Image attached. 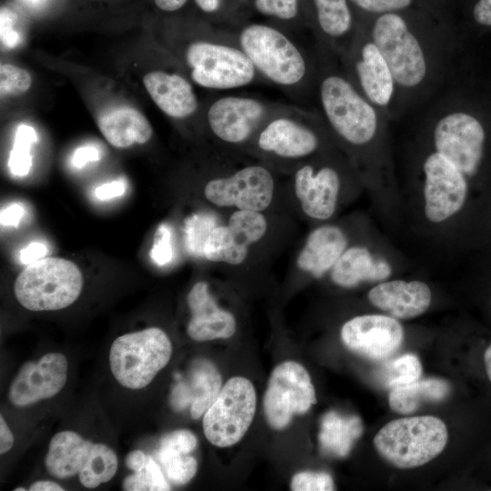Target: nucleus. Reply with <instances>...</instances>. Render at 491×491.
<instances>
[{
  "instance_id": "obj_5",
  "label": "nucleus",
  "mask_w": 491,
  "mask_h": 491,
  "mask_svg": "<svg viewBox=\"0 0 491 491\" xmlns=\"http://www.w3.org/2000/svg\"><path fill=\"white\" fill-rule=\"evenodd\" d=\"M83 276L78 266L61 257H44L17 276L14 292L31 311H54L72 305L80 296Z\"/></svg>"
},
{
  "instance_id": "obj_29",
  "label": "nucleus",
  "mask_w": 491,
  "mask_h": 491,
  "mask_svg": "<svg viewBox=\"0 0 491 491\" xmlns=\"http://www.w3.org/2000/svg\"><path fill=\"white\" fill-rule=\"evenodd\" d=\"M362 433L363 424L359 416L329 411L323 416L320 423V449L326 455L345 457Z\"/></svg>"
},
{
  "instance_id": "obj_14",
  "label": "nucleus",
  "mask_w": 491,
  "mask_h": 491,
  "mask_svg": "<svg viewBox=\"0 0 491 491\" xmlns=\"http://www.w3.org/2000/svg\"><path fill=\"white\" fill-rule=\"evenodd\" d=\"M433 141L436 152L467 177L477 172L484 155L486 131L475 115L464 111L443 115L435 125Z\"/></svg>"
},
{
  "instance_id": "obj_15",
  "label": "nucleus",
  "mask_w": 491,
  "mask_h": 491,
  "mask_svg": "<svg viewBox=\"0 0 491 491\" xmlns=\"http://www.w3.org/2000/svg\"><path fill=\"white\" fill-rule=\"evenodd\" d=\"M424 212L431 223H443L464 206L468 194L467 176L437 152L429 154L423 164Z\"/></svg>"
},
{
  "instance_id": "obj_27",
  "label": "nucleus",
  "mask_w": 491,
  "mask_h": 491,
  "mask_svg": "<svg viewBox=\"0 0 491 491\" xmlns=\"http://www.w3.org/2000/svg\"><path fill=\"white\" fill-rule=\"evenodd\" d=\"M261 240L259 236L232 219L216 225L209 234L203 249V257L214 263L239 266L249 254L250 247Z\"/></svg>"
},
{
  "instance_id": "obj_7",
  "label": "nucleus",
  "mask_w": 491,
  "mask_h": 491,
  "mask_svg": "<svg viewBox=\"0 0 491 491\" xmlns=\"http://www.w3.org/2000/svg\"><path fill=\"white\" fill-rule=\"evenodd\" d=\"M45 465L56 478L77 474L82 486L95 488L114 477L118 462L106 445L93 443L73 431H61L50 440Z\"/></svg>"
},
{
  "instance_id": "obj_48",
  "label": "nucleus",
  "mask_w": 491,
  "mask_h": 491,
  "mask_svg": "<svg viewBox=\"0 0 491 491\" xmlns=\"http://www.w3.org/2000/svg\"><path fill=\"white\" fill-rule=\"evenodd\" d=\"M30 491H63L64 488L55 482L43 480L36 481L30 486Z\"/></svg>"
},
{
  "instance_id": "obj_41",
  "label": "nucleus",
  "mask_w": 491,
  "mask_h": 491,
  "mask_svg": "<svg viewBox=\"0 0 491 491\" xmlns=\"http://www.w3.org/2000/svg\"><path fill=\"white\" fill-rule=\"evenodd\" d=\"M1 42L8 48H15L20 41V36L17 31L15 30V14L6 7L1 8Z\"/></svg>"
},
{
  "instance_id": "obj_36",
  "label": "nucleus",
  "mask_w": 491,
  "mask_h": 491,
  "mask_svg": "<svg viewBox=\"0 0 491 491\" xmlns=\"http://www.w3.org/2000/svg\"><path fill=\"white\" fill-rule=\"evenodd\" d=\"M32 85L30 74L15 65L2 64L0 66L1 95H20L25 94Z\"/></svg>"
},
{
  "instance_id": "obj_34",
  "label": "nucleus",
  "mask_w": 491,
  "mask_h": 491,
  "mask_svg": "<svg viewBox=\"0 0 491 491\" xmlns=\"http://www.w3.org/2000/svg\"><path fill=\"white\" fill-rule=\"evenodd\" d=\"M35 142V130L28 125L21 124L16 129L8 159V166L14 175L25 176L29 173L32 166L31 146Z\"/></svg>"
},
{
  "instance_id": "obj_8",
  "label": "nucleus",
  "mask_w": 491,
  "mask_h": 491,
  "mask_svg": "<svg viewBox=\"0 0 491 491\" xmlns=\"http://www.w3.org/2000/svg\"><path fill=\"white\" fill-rule=\"evenodd\" d=\"M172 351L169 337L158 327L125 334L111 345V372L123 386L141 389L167 365Z\"/></svg>"
},
{
  "instance_id": "obj_52",
  "label": "nucleus",
  "mask_w": 491,
  "mask_h": 491,
  "mask_svg": "<svg viewBox=\"0 0 491 491\" xmlns=\"http://www.w3.org/2000/svg\"><path fill=\"white\" fill-rule=\"evenodd\" d=\"M14 490H15V491H20V490L25 491V488L18 487V488H15V489H14Z\"/></svg>"
},
{
  "instance_id": "obj_49",
  "label": "nucleus",
  "mask_w": 491,
  "mask_h": 491,
  "mask_svg": "<svg viewBox=\"0 0 491 491\" xmlns=\"http://www.w3.org/2000/svg\"><path fill=\"white\" fill-rule=\"evenodd\" d=\"M161 10L173 12L184 6L187 0H154Z\"/></svg>"
},
{
  "instance_id": "obj_51",
  "label": "nucleus",
  "mask_w": 491,
  "mask_h": 491,
  "mask_svg": "<svg viewBox=\"0 0 491 491\" xmlns=\"http://www.w3.org/2000/svg\"><path fill=\"white\" fill-rule=\"evenodd\" d=\"M46 0H23V2L30 7H39L45 3Z\"/></svg>"
},
{
  "instance_id": "obj_9",
  "label": "nucleus",
  "mask_w": 491,
  "mask_h": 491,
  "mask_svg": "<svg viewBox=\"0 0 491 491\" xmlns=\"http://www.w3.org/2000/svg\"><path fill=\"white\" fill-rule=\"evenodd\" d=\"M256 409V393L250 380L230 378L204 414L203 429L207 440L219 447L239 442L252 424Z\"/></svg>"
},
{
  "instance_id": "obj_19",
  "label": "nucleus",
  "mask_w": 491,
  "mask_h": 491,
  "mask_svg": "<svg viewBox=\"0 0 491 491\" xmlns=\"http://www.w3.org/2000/svg\"><path fill=\"white\" fill-rule=\"evenodd\" d=\"M222 378L215 366L205 358H196L171 392L170 404L175 411L190 406L192 418L198 419L209 408L222 388Z\"/></svg>"
},
{
  "instance_id": "obj_23",
  "label": "nucleus",
  "mask_w": 491,
  "mask_h": 491,
  "mask_svg": "<svg viewBox=\"0 0 491 491\" xmlns=\"http://www.w3.org/2000/svg\"><path fill=\"white\" fill-rule=\"evenodd\" d=\"M348 247V238L338 225H322L312 230L296 256L297 268L320 278L330 272Z\"/></svg>"
},
{
  "instance_id": "obj_22",
  "label": "nucleus",
  "mask_w": 491,
  "mask_h": 491,
  "mask_svg": "<svg viewBox=\"0 0 491 491\" xmlns=\"http://www.w3.org/2000/svg\"><path fill=\"white\" fill-rule=\"evenodd\" d=\"M352 55L353 73L362 94L373 105L386 106L396 82L380 51L370 39L359 44Z\"/></svg>"
},
{
  "instance_id": "obj_16",
  "label": "nucleus",
  "mask_w": 491,
  "mask_h": 491,
  "mask_svg": "<svg viewBox=\"0 0 491 491\" xmlns=\"http://www.w3.org/2000/svg\"><path fill=\"white\" fill-rule=\"evenodd\" d=\"M344 345L352 352L373 361H383L401 346L404 329L388 315H362L346 321L340 332Z\"/></svg>"
},
{
  "instance_id": "obj_6",
  "label": "nucleus",
  "mask_w": 491,
  "mask_h": 491,
  "mask_svg": "<svg viewBox=\"0 0 491 491\" xmlns=\"http://www.w3.org/2000/svg\"><path fill=\"white\" fill-rule=\"evenodd\" d=\"M185 61L192 81L207 89H236L260 77L235 38L193 41L185 50Z\"/></svg>"
},
{
  "instance_id": "obj_37",
  "label": "nucleus",
  "mask_w": 491,
  "mask_h": 491,
  "mask_svg": "<svg viewBox=\"0 0 491 491\" xmlns=\"http://www.w3.org/2000/svg\"><path fill=\"white\" fill-rule=\"evenodd\" d=\"M290 486L294 491H332L336 489L332 476L326 472H299L293 476Z\"/></svg>"
},
{
  "instance_id": "obj_44",
  "label": "nucleus",
  "mask_w": 491,
  "mask_h": 491,
  "mask_svg": "<svg viewBox=\"0 0 491 491\" xmlns=\"http://www.w3.org/2000/svg\"><path fill=\"white\" fill-rule=\"evenodd\" d=\"M47 247L39 242H33L20 251L19 259L24 265H30L45 257Z\"/></svg>"
},
{
  "instance_id": "obj_26",
  "label": "nucleus",
  "mask_w": 491,
  "mask_h": 491,
  "mask_svg": "<svg viewBox=\"0 0 491 491\" xmlns=\"http://www.w3.org/2000/svg\"><path fill=\"white\" fill-rule=\"evenodd\" d=\"M196 446L195 436L185 429L173 431L161 438L156 459L168 482L183 486L195 476L197 461L190 453Z\"/></svg>"
},
{
  "instance_id": "obj_18",
  "label": "nucleus",
  "mask_w": 491,
  "mask_h": 491,
  "mask_svg": "<svg viewBox=\"0 0 491 491\" xmlns=\"http://www.w3.org/2000/svg\"><path fill=\"white\" fill-rule=\"evenodd\" d=\"M67 369V359L60 353H48L37 361L25 363L10 385V402L26 406L55 396L66 383Z\"/></svg>"
},
{
  "instance_id": "obj_45",
  "label": "nucleus",
  "mask_w": 491,
  "mask_h": 491,
  "mask_svg": "<svg viewBox=\"0 0 491 491\" xmlns=\"http://www.w3.org/2000/svg\"><path fill=\"white\" fill-rule=\"evenodd\" d=\"M125 191V184L120 180H116L98 186L95 191V195L100 200H107L122 195Z\"/></svg>"
},
{
  "instance_id": "obj_33",
  "label": "nucleus",
  "mask_w": 491,
  "mask_h": 491,
  "mask_svg": "<svg viewBox=\"0 0 491 491\" xmlns=\"http://www.w3.org/2000/svg\"><path fill=\"white\" fill-rule=\"evenodd\" d=\"M422 366L414 354H405L386 362L377 371V380L386 388L405 385L420 378Z\"/></svg>"
},
{
  "instance_id": "obj_17",
  "label": "nucleus",
  "mask_w": 491,
  "mask_h": 491,
  "mask_svg": "<svg viewBox=\"0 0 491 491\" xmlns=\"http://www.w3.org/2000/svg\"><path fill=\"white\" fill-rule=\"evenodd\" d=\"M293 188L304 214L317 221H326L336 210L341 190V176L332 165L311 160L295 166Z\"/></svg>"
},
{
  "instance_id": "obj_28",
  "label": "nucleus",
  "mask_w": 491,
  "mask_h": 491,
  "mask_svg": "<svg viewBox=\"0 0 491 491\" xmlns=\"http://www.w3.org/2000/svg\"><path fill=\"white\" fill-rule=\"evenodd\" d=\"M97 125L107 142L117 148L145 144L153 135L147 118L137 109L125 105L101 114Z\"/></svg>"
},
{
  "instance_id": "obj_38",
  "label": "nucleus",
  "mask_w": 491,
  "mask_h": 491,
  "mask_svg": "<svg viewBox=\"0 0 491 491\" xmlns=\"http://www.w3.org/2000/svg\"><path fill=\"white\" fill-rule=\"evenodd\" d=\"M258 13L281 21H291L298 15V0H255Z\"/></svg>"
},
{
  "instance_id": "obj_21",
  "label": "nucleus",
  "mask_w": 491,
  "mask_h": 491,
  "mask_svg": "<svg viewBox=\"0 0 491 491\" xmlns=\"http://www.w3.org/2000/svg\"><path fill=\"white\" fill-rule=\"evenodd\" d=\"M369 302L396 319H411L424 314L430 306L432 293L422 281H381L367 294Z\"/></svg>"
},
{
  "instance_id": "obj_24",
  "label": "nucleus",
  "mask_w": 491,
  "mask_h": 491,
  "mask_svg": "<svg viewBox=\"0 0 491 491\" xmlns=\"http://www.w3.org/2000/svg\"><path fill=\"white\" fill-rule=\"evenodd\" d=\"M143 83L156 106L169 117L185 119L198 110L192 85L179 74L155 70L147 73Z\"/></svg>"
},
{
  "instance_id": "obj_2",
  "label": "nucleus",
  "mask_w": 491,
  "mask_h": 491,
  "mask_svg": "<svg viewBox=\"0 0 491 491\" xmlns=\"http://www.w3.org/2000/svg\"><path fill=\"white\" fill-rule=\"evenodd\" d=\"M316 84L321 114L332 132L349 146L368 145L378 127L374 105L347 76L336 71H323Z\"/></svg>"
},
{
  "instance_id": "obj_50",
  "label": "nucleus",
  "mask_w": 491,
  "mask_h": 491,
  "mask_svg": "<svg viewBox=\"0 0 491 491\" xmlns=\"http://www.w3.org/2000/svg\"><path fill=\"white\" fill-rule=\"evenodd\" d=\"M484 365L486 376L491 383V343L486 346L484 352Z\"/></svg>"
},
{
  "instance_id": "obj_32",
  "label": "nucleus",
  "mask_w": 491,
  "mask_h": 491,
  "mask_svg": "<svg viewBox=\"0 0 491 491\" xmlns=\"http://www.w3.org/2000/svg\"><path fill=\"white\" fill-rule=\"evenodd\" d=\"M317 27L324 41L338 44L345 41L352 28V15L346 0H312Z\"/></svg>"
},
{
  "instance_id": "obj_20",
  "label": "nucleus",
  "mask_w": 491,
  "mask_h": 491,
  "mask_svg": "<svg viewBox=\"0 0 491 491\" xmlns=\"http://www.w3.org/2000/svg\"><path fill=\"white\" fill-rule=\"evenodd\" d=\"M191 313L187 335L195 341L231 337L236 330L235 316L215 302L205 282L195 283L187 295Z\"/></svg>"
},
{
  "instance_id": "obj_39",
  "label": "nucleus",
  "mask_w": 491,
  "mask_h": 491,
  "mask_svg": "<svg viewBox=\"0 0 491 491\" xmlns=\"http://www.w3.org/2000/svg\"><path fill=\"white\" fill-rule=\"evenodd\" d=\"M149 256L158 266H165L172 260V232L166 224L163 223L158 225Z\"/></svg>"
},
{
  "instance_id": "obj_46",
  "label": "nucleus",
  "mask_w": 491,
  "mask_h": 491,
  "mask_svg": "<svg viewBox=\"0 0 491 491\" xmlns=\"http://www.w3.org/2000/svg\"><path fill=\"white\" fill-rule=\"evenodd\" d=\"M473 15L479 25L491 26V0H479L474 6Z\"/></svg>"
},
{
  "instance_id": "obj_43",
  "label": "nucleus",
  "mask_w": 491,
  "mask_h": 491,
  "mask_svg": "<svg viewBox=\"0 0 491 491\" xmlns=\"http://www.w3.org/2000/svg\"><path fill=\"white\" fill-rule=\"evenodd\" d=\"M25 210L22 205L17 203L12 204L5 209L1 210V225L18 227L20 221L25 215Z\"/></svg>"
},
{
  "instance_id": "obj_11",
  "label": "nucleus",
  "mask_w": 491,
  "mask_h": 491,
  "mask_svg": "<svg viewBox=\"0 0 491 491\" xmlns=\"http://www.w3.org/2000/svg\"><path fill=\"white\" fill-rule=\"evenodd\" d=\"M371 40L387 63L396 85L412 88L426 76L422 45L399 15L386 13L375 22Z\"/></svg>"
},
{
  "instance_id": "obj_12",
  "label": "nucleus",
  "mask_w": 491,
  "mask_h": 491,
  "mask_svg": "<svg viewBox=\"0 0 491 491\" xmlns=\"http://www.w3.org/2000/svg\"><path fill=\"white\" fill-rule=\"evenodd\" d=\"M275 190L271 169L257 163L211 178L204 187V195L216 207L263 212L272 204Z\"/></svg>"
},
{
  "instance_id": "obj_4",
  "label": "nucleus",
  "mask_w": 491,
  "mask_h": 491,
  "mask_svg": "<svg viewBox=\"0 0 491 491\" xmlns=\"http://www.w3.org/2000/svg\"><path fill=\"white\" fill-rule=\"evenodd\" d=\"M448 432L436 416H418L396 419L385 425L374 438L378 455L400 469L421 466L446 447Z\"/></svg>"
},
{
  "instance_id": "obj_31",
  "label": "nucleus",
  "mask_w": 491,
  "mask_h": 491,
  "mask_svg": "<svg viewBox=\"0 0 491 491\" xmlns=\"http://www.w3.org/2000/svg\"><path fill=\"white\" fill-rule=\"evenodd\" d=\"M125 465L134 473L124 479V490L167 491L171 489L160 465L143 451H131L125 457Z\"/></svg>"
},
{
  "instance_id": "obj_3",
  "label": "nucleus",
  "mask_w": 491,
  "mask_h": 491,
  "mask_svg": "<svg viewBox=\"0 0 491 491\" xmlns=\"http://www.w3.org/2000/svg\"><path fill=\"white\" fill-rule=\"evenodd\" d=\"M316 120L297 106L279 104L246 150L266 160L295 166L311 160L322 145Z\"/></svg>"
},
{
  "instance_id": "obj_25",
  "label": "nucleus",
  "mask_w": 491,
  "mask_h": 491,
  "mask_svg": "<svg viewBox=\"0 0 491 491\" xmlns=\"http://www.w3.org/2000/svg\"><path fill=\"white\" fill-rule=\"evenodd\" d=\"M332 282L352 288L364 282H381L392 274V266L363 246H348L329 272Z\"/></svg>"
},
{
  "instance_id": "obj_40",
  "label": "nucleus",
  "mask_w": 491,
  "mask_h": 491,
  "mask_svg": "<svg viewBox=\"0 0 491 491\" xmlns=\"http://www.w3.org/2000/svg\"><path fill=\"white\" fill-rule=\"evenodd\" d=\"M363 10L372 13H391L407 7L412 0H350Z\"/></svg>"
},
{
  "instance_id": "obj_42",
  "label": "nucleus",
  "mask_w": 491,
  "mask_h": 491,
  "mask_svg": "<svg viewBox=\"0 0 491 491\" xmlns=\"http://www.w3.org/2000/svg\"><path fill=\"white\" fill-rule=\"evenodd\" d=\"M100 159L99 150L93 145H83L78 147L71 157V164L77 168L85 166L89 162Z\"/></svg>"
},
{
  "instance_id": "obj_30",
  "label": "nucleus",
  "mask_w": 491,
  "mask_h": 491,
  "mask_svg": "<svg viewBox=\"0 0 491 491\" xmlns=\"http://www.w3.org/2000/svg\"><path fill=\"white\" fill-rule=\"evenodd\" d=\"M450 392L449 384L439 378H424L393 387L388 396L390 408L401 415L416 412L421 405L438 402Z\"/></svg>"
},
{
  "instance_id": "obj_47",
  "label": "nucleus",
  "mask_w": 491,
  "mask_h": 491,
  "mask_svg": "<svg viewBox=\"0 0 491 491\" xmlns=\"http://www.w3.org/2000/svg\"><path fill=\"white\" fill-rule=\"evenodd\" d=\"M14 445V436L3 416H0V453L8 452Z\"/></svg>"
},
{
  "instance_id": "obj_35",
  "label": "nucleus",
  "mask_w": 491,
  "mask_h": 491,
  "mask_svg": "<svg viewBox=\"0 0 491 491\" xmlns=\"http://www.w3.org/2000/svg\"><path fill=\"white\" fill-rule=\"evenodd\" d=\"M218 225L215 216L207 213L188 216L184 226L185 245L188 253L195 256H203L205 243L211 231Z\"/></svg>"
},
{
  "instance_id": "obj_1",
  "label": "nucleus",
  "mask_w": 491,
  "mask_h": 491,
  "mask_svg": "<svg viewBox=\"0 0 491 491\" xmlns=\"http://www.w3.org/2000/svg\"><path fill=\"white\" fill-rule=\"evenodd\" d=\"M258 75L297 98L312 83L315 70L304 50L281 29L250 24L235 37Z\"/></svg>"
},
{
  "instance_id": "obj_10",
  "label": "nucleus",
  "mask_w": 491,
  "mask_h": 491,
  "mask_svg": "<svg viewBox=\"0 0 491 491\" xmlns=\"http://www.w3.org/2000/svg\"><path fill=\"white\" fill-rule=\"evenodd\" d=\"M278 105L254 96L222 95L207 106L206 125L224 147L246 150Z\"/></svg>"
},
{
  "instance_id": "obj_13",
  "label": "nucleus",
  "mask_w": 491,
  "mask_h": 491,
  "mask_svg": "<svg viewBox=\"0 0 491 491\" xmlns=\"http://www.w3.org/2000/svg\"><path fill=\"white\" fill-rule=\"evenodd\" d=\"M316 403L315 387L303 366L286 361L275 367L264 396L265 416L273 428H285L295 415L306 413Z\"/></svg>"
}]
</instances>
